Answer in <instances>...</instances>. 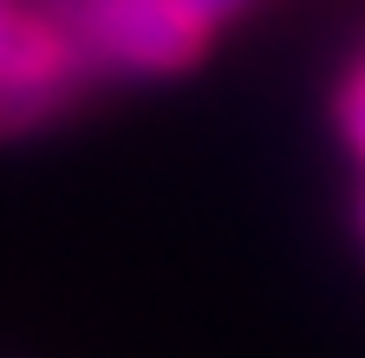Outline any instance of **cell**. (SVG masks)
I'll list each match as a JSON object with an SVG mask.
<instances>
[{"mask_svg": "<svg viewBox=\"0 0 365 358\" xmlns=\"http://www.w3.org/2000/svg\"><path fill=\"white\" fill-rule=\"evenodd\" d=\"M182 7H190L209 33H222L228 20H235V14H248V7H261V0H182Z\"/></svg>", "mask_w": 365, "mask_h": 358, "instance_id": "cell-2", "label": "cell"}, {"mask_svg": "<svg viewBox=\"0 0 365 358\" xmlns=\"http://www.w3.org/2000/svg\"><path fill=\"white\" fill-rule=\"evenodd\" d=\"M352 72H359V78H365V59H359V65H352Z\"/></svg>", "mask_w": 365, "mask_h": 358, "instance_id": "cell-3", "label": "cell"}, {"mask_svg": "<svg viewBox=\"0 0 365 358\" xmlns=\"http://www.w3.org/2000/svg\"><path fill=\"white\" fill-rule=\"evenodd\" d=\"M333 130L346 137L352 157H365V78L359 72H346L339 92H333Z\"/></svg>", "mask_w": 365, "mask_h": 358, "instance_id": "cell-1", "label": "cell"}]
</instances>
